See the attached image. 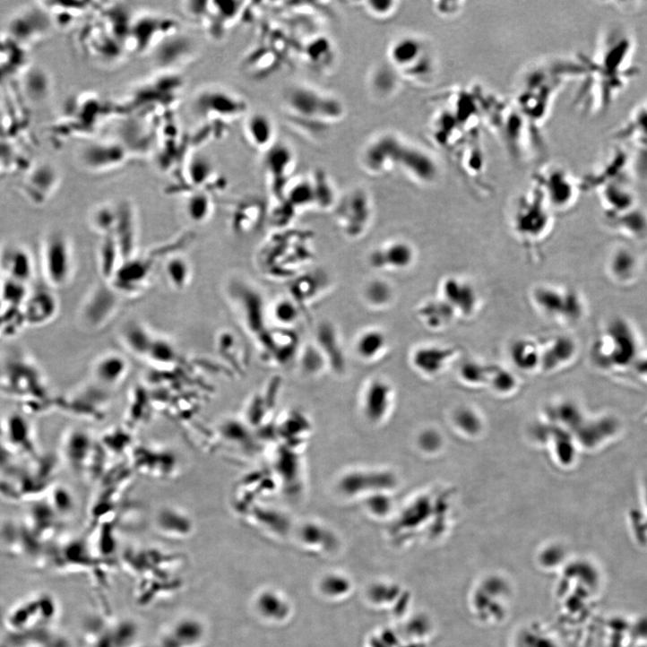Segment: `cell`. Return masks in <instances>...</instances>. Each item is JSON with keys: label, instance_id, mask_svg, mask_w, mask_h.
Returning <instances> with one entry per match:
<instances>
[{"label": "cell", "instance_id": "cell-25", "mask_svg": "<svg viewBox=\"0 0 647 647\" xmlns=\"http://www.w3.org/2000/svg\"><path fill=\"white\" fill-rule=\"evenodd\" d=\"M363 412L372 424L380 425L391 414L394 390L392 384L382 377H376L367 384L363 393Z\"/></svg>", "mask_w": 647, "mask_h": 647}, {"label": "cell", "instance_id": "cell-47", "mask_svg": "<svg viewBox=\"0 0 647 647\" xmlns=\"http://www.w3.org/2000/svg\"><path fill=\"white\" fill-rule=\"evenodd\" d=\"M213 211L212 194L204 191H193L185 194V215L194 224L206 223L212 216Z\"/></svg>", "mask_w": 647, "mask_h": 647}, {"label": "cell", "instance_id": "cell-5", "mask_svg": "<svg viewBox=\"0 0 647 647\" xmlns=\"http://www.w3.org/2000/svg\"><path fill=\"white\" fill-rule=\"evenodd\" d=\"M388 60L401 78L413 84H428L436 73V60L430 46L417 36L395 39L389 47Z\"/></svg>", "mask_w": 647, "mask_h": 647}, {"label": "cell", "instance_id": "cell-55", "mask_svg": "<svg viewBox=\"0 0 647 647\" xmlns=\"http://www.w3.org/2000/svg\"><path fill=\"white\" fill-rule=\"evenodd\" d=\"M367 509L374 514L383 515L392 509L393 502L387 493H378L365 498Z\"/></svg>", "mask_w": 647, "mask_h": 647}, {"label": "cell", "instance_id": "cell-18", "mask_svg": "<svg viewBox=\"0 0 647 647\" xmlns=\"http://www.w3.org/2000/svg\"><path fill=\"white\" fill-rule=\"evenodd\" d=\"M396 485V479L388 470H356L345 474L338 489L349 498L367 497L378 493H388Z\"/></svg>", "mask_w": 647, "mask_h": 647}, {"label": "cell", "instance_id": "cell-40", "mask_svg": "<svg viewBox=\"0 0 647 647\" xmlns=\"http://www.w3.org/2000/svg\"><path fill=\"white\" fill-rule=\"evenodd\" d=\"M314 193L315 209L331 211L336 208L341 196L332 177L322 169H316L309 177Z\"/></svg>", "mask_w": 647, "mask_h": 647}, {"label": "cell", "instance_id": "cell-48", "mask_svg": "<svg viewBox=\"0 0 647 647\" xmlns=\"http://www.w3.org/2000/svg\"><path fill=\"white\" fill-rule=\"evenodd\" d=\"M281 201L297 214L306 210L315 209L314 193L310 178L293 179Z\"/></svg>", "mask_w": 647, "mask_h": 647}, {"label": "cell", "instance_id": "cell-44", "mask_svg": "<svg viewBox=\"0 0 647 647\" xmlns=\"http://www.w3.org/2000/svg\"><path fill=\"white\" fill-rule=\"evenodd\" d=\"M125 258L113 236L103 237L98 250V263L104 281L110 282Z\"/></svg>", "mask_w": 647, "mask_h": 647}, {"label": "cell", "instance_id": "cell-56", "mask_svg": "<svg viewBox=\"0 0 647 647\" xmlns=\"http://www.w3.org/2000/svg\"><path fill=\"white\" fill-rule=\"evenodd\" d=\"M465 3L463 2H436L434 4L435 13L441 18L452 20L458 17L464 10Z\"/></svg>", "mask_w": 647, "mask_h": 647}, {"label": "cell", "instance_id": "cell-1", "mask_svg": "<svg viewBox=\"0 0 647 647\" xmlns=\"http://www.w3.org/2000/svg\"><path fill=\"white\" fill-rule=\"evenodd\" d=\"M566 75L576 76L575 65L534 69L521 83L514 106L537 128L549 116Z\"/></svg>", "mask_w": 647, "mask_h": 647}, {"label": "cell", "instance_id": "cell-28", "mask_svg": "<svg viewBox=\"0 0 647 647\" xmlns=\"http://www.w3.org/2000/svg\"><path fill=\"white\" fill-rule=\"evenodd\" d=\"M158 66L166 73L175 72L195 53L194 43L178 32L164 40L153 51Z\"/></svg>", "mask_w": 647, "mask_h": 647}, {"label": "cell", "instance_id": "cell-30", "mask_svg": "<svg viewBox=\"0 0 647 647\" xmlns=\"http://www.w3.org/2000/svg\"><path fill=\"white\" fill-rule=\"evenodd\" d=\"M207 637L205 624L197 617H185L174 623L161 641V647H202Z\"/></svg>", "mask_w": 647, "mask_h": 647}, {"label": "cell", "instance_id": "cell-19", "mask_svg": "<svg viewBox=\"0 0 647 647\" xmlns=\"http://www.w3.org/2000/svg\"><path fill=\"white\" fill-rule=\"evenodd\" d=\"M418 260V251L410 241L392 239L374 248L368 255L371 268L382 272H401L412 268Z\"/></svg>", "mask_w": 647, "mask_h": 647}, {"label": "cell", "instance_id": "cell-27", "mask_svg": "<svg viewBox=\"0 0 647 647\" xmlns=\"http://www.w3.org/2000/svg\"><path fill=\"white\" fill-rule=\"evenodd\" d=\"M258 347L266 361L280 366L291 362L300 351L299 338L292 329H270Z\"/></svg>", "mask_w": 647, "mask_h": 647}, {"label": "cell", "instance_id": "cell-8", "mask_svg": "<svg viewBox=\"0 0 647 647\" xmlns=\"http://www.w3.org/2000/svg\"><path fill=\"white\" fill-rule=\"evenodd\" d=\"M554 211L534 186L515 202L512 228L524 242H539L548 236L554 224Z\"/></svg>", "mask_w": 647, "mask_h": 647}, {"label": "cell", "instance_id": "cell-35", "mask_svg": "<svg viewBox=\"0 0 647 647\" xmlns=\"http://www.w3.org/2000/svg\"><path fill=\"white\" fill-rule=\"evenodd\" d=\"M244 133L250 145L263 153L277 142L274 123L263 113L249 116L245 122Z\"/></svg>", "mask_w": 647, "mask_h": 647}, {"label": "cell", "instance_id": "cell-45", "mask_svg": "<svg viewBox=\"0 0 647 647\" xmlns=\"http://www.w3.org/2000/svg\"><path fill=\"white\" fill-rule=\"evenodd\" d=\"M122 341L133 354L148 358L156 337L141 323L130 322L122 331Z\"/></svg>", "mask_w": 647, "mask_h": 647}, {"label": "cell", "instance_id": "cell-11", "mask_svg": "<svg viewBox=\"0 0 647 647\" xmlns=\"http://www.w3.org/2000/svg\"><path fill=\"white\" fill-rule=\"evenodd\" d=\"M533 185L553 211H565L577 201L582 185L568 170L556 165L539 169L532 177Z\"/></svg>", "mask_w": 647, "mask_h": 647}, {"label": "cell", "instance_id": "cell-20", "mask_svg": "<svg viewBox=\"0 0 647 647\" xmlns=\"http://www.w3.org/2000/svg\"><path fill=\"white\" fill-rule=\"evenodd\" d=\"M46 270L51 283L66 286L74 274V256L70 240L62 233L49 237L46 247Z\"/></svg>", "mask_w": 647, "mask_h": 647}, {"label": "cell", "instance_id": "cell-6", "mask_svg": "<svg viewBox=\"0 0 647 647\" xmlns=\"http://www.w3.org/2000/svg\"><path fill=\"white\" fill-rule=\"evenodd\" d=\"M227 296L246 332L259 346L270 328L268 306L259 289L246 280L233 278L226 287Z\"/></svg>", "mask_w": 647, "mask_h": 647}, {"label": "cell", "instance_id": "cell-9", "mask_svg": "<svg viewBox=\"0 0 647 647\" xmlns=\"http://www.w3.org/2000/svg\"><path fill=\"white\" fill-rule=\"evenodd\" d=\"M333 211L341 233L353 241L365 237L375 222V208L373 197L362 187L355 188L341 196Z\"/></svg>", "mask_w": 647, "mask_h": 647}, {"label": "cell", "instance_id": "cell-12", "mask_svg": "<svg viewBox=\"0 0 647 647\" xmlns=\"http://www.w3.org/2000/svg\"><path fill=\"white\" fill-rule=\"evenodd\" d=\"M407 142L394 133L385 132L373 138L363 149L360 165L372 177H383L398 168Z\"/></svg>", "mask_w": 647, "mask_h": 647}, {"label": "cell", "instance_id": "cell-51", "mask_svg": "<svg viewBox=\"0 0 647 647\" xmlns=\"http://www.w3.org/2000/svg\"><path fill=\"white\" fill-rule=\"evenodd\" d=\"M298 357L301 369L311 375H315L329 367L325 356L314 342L300 349Z\"/></svg>", "mask_w": 647, "mask_h": 647}, {"label": "cell", "instance_id": "cell-39", "mask_svg": "<svg viewBox=\"0 0 647 647\" xmlns=\"http://www.w3.org/2000/svg\"><path fill=\"white\" fill-rule=\"evenodd\" d=\"M639 265V260L634 253L626 247H617L610 254L608 271L615 281L626 284L636 278Z\"/></svg>", "mask_w": 647, "mask_h": 647}, {"label": "cell", "instance_id": "cell-54", "mask_svg": "<svg viewBox=\"0 0 647 647\" xmlns=\"http://www.w3.org/2000/svg\"><path fill=\"white\" fill-rule=\"evenodd\" d=\"M489 372V366L470 360L462 367L460 374L467 383L480 384L488 382Z\"/></svg>", "mask_w": 647, "mask_h": 647}, {"label": "cell", "instance_id": "cell-23", "mask_svg": "<svg viewBox=\"0 0 647 647\" xmlns=\"http://www.w3.org/2000/svg\"><path fill=\"white\" fill-rule=\"evenodd\" d=\"M332 287L327 272L321 270L303 272L289 280V294L303 313L325 295Z\"/></svg>", "mask_w": 647, "mask_h": 647}, {"label": "cell", "instance_id": "cell-50", "mask_svg": "<svg viewBox=\"0 0 647 647\" xmlns=\"http://www.w3.org/2000/svg\"><path fill=\"white\" fill-rule=\"evenodd\" d=\"M119 217V203H107L97 206L91 212L90 224L101 237L112 236Z\"/></svg>", "mask_w": 647, "mask_h": 647}, {"label": "cell", "instance_id": "cell-49", "mask_svg": "<svg viewBox=\"0 0 647 647\" xmlns=\"http://www.w3.org/2000/svg\"><path fill=\"white\" fill-rule=\"evenodd\" d=\"M302 314L299 306L289 297L278 298L268 306V317L274 323L275 328L292 329Z\"/></svg>", "mask_w": 647, "mask_h": 647}, {"label": "cell", "instance_id": "cell-52", "mask_svg": "<svg viewBox=\"0 0 647 647\" xmlns=\"http://www.w3.org/2000/svg\"><path fill=\"white\" fill-rule=\"evenodd\" d=\"M10 254L4 257L5 264L8 272L13 274L17 280H27L32 272L31 261L26 251L15 249L10 251Z\"/></svg>", "mask_w": 647, "mask_h": 647}, {"label": "cell", "instance_id": "cell-26", "mask_svg": "<svg viewBox=\"0 0 647 647\" xmlns=\"http://www.w3.org/2000/svg\"><path fill=\"white\" fill-rule=\"evenodd\" d=\"M268 217L267 208L263 200L250 196L239 201L231 213L230 229L240 237L259 232Z\"/></svg>", "mask_w": 647, "mask_h": 647}, {"label": "cell", "instance_id": "cell-46", "mask_svg": "<svg viewBox=\"0 0 647 647\" xmlns=\"http://www.w3.org/2000/svg\"><path fill=\"white\" fill-rule=\"evenodd\" d=\"M165 276L172 289L182 291L193 280V267L190 261L184 255L171 254L164 266Z\"/></svg>", "mask_w": 647, "mask_h": 647}, {"label": "cell", "instance_id": "cell-41", "mask_svg": "<svg viewBox=\"0 0 647 647\" xmlns=\"http://www.w3.org/2000/svg\"><path fill=\"white\" fill-rule=\"evenodd\" d=\"M604 207L610 213L619 215L634 208V196L626 183L611 180L603 184L600 192Z\"/></svg>", "mask_w": 647, "mask_h": 647}, {"label": "cell", "instance_id": "cell-57", "mask_svg": "<svg viewBox=\"0 0 647 647\" xmlns=\"http://www.w3.org/2000/svg\"><path fill=\"white\" fill-rule=\"evenodd\" d=\"M633 367L639 377L647 382V355L640 354Z\"/></svg>", "mask_w": 647, "mask_h": 647}, {"label": "cell", "instance_id": "cell-24", "mask_svg": "<svg viewBox=\"0 0 647 647\" xmlns=\"http://www.w3.org/2000/svg\"><path fill=\"white\" fill-rule=\"evenodd\" d=\"M398 168L418 185H429L439 177V167L432 155L414 144L406 142Z\"/></svg>", "mask_w": 647, "mask_h": 647}, {"label": "cell", "instance_id": "cell-58", "mask_svg": "<svg viewBox=\"0 0 647 647\" xmlns=\"http://www.w3.org/2000/svg\"><path fill=\"white\" fill-rule=\"evenodd\" d=\"M0 647H11L10 644H0Z\"/></svg>", "mask_w": 647, "mask_h": 647}, {"label": "cell", "instance_id": "cell-43", "mask_svg": "<svg viewBox=\"0 0 647 647\" xmlns=\"http://www.w3.org/2000/svg\"><path fill=\"white\" fill-rule=\"evenodd\" d=\"M305 57L312 68L324 73L333 67L337 60V53L329 39L317 37L306 45Z\"/></svg>", "mask_w": 647, "mask_h": 647}, {"label": "cell", "instance_id": "cell-10", "mask_svg": "<svg viewBox=\"0 0 647 647\" xmlns=\"http://www.w3.org/2000/svg\"><path fill=\"white\" fill-rule=\"evenodd\" d=\"M192 108L205 123L222 129L247 112L246 102L226 90L211 87L201 91L194 99Z\"/></svg>", "mask_w": 647, "mask_h": 647}, {"label": "cell", "instance_id": "cell-4", "mask_svg": "<svg viewBox=\"0 0 647 647\" xmlns=\"http://www.w3.org/2000/svg\"><path fill=\"white\" fill-rule=\"evenodd\" d=\"M640 353L638 334L632 324L622 317L608 323L591 349L594 363L603 370L633 367Z\"/></svg>", "mask_w": 647, "mask_h": 647}, {"label": "cell", "instance_id": "cell-32", "mask_svg": "<svg viewBox=\"0 0 647 647\" xmlns=\"http://www.w3.org/2000/svg\"><path fill=\"white\" fill-rule=\"evenodd\" d=\"M416 315L425 329L431 332H445L458 320L453 308L438 295L419 304Z\"/></svg>", "mask_w": 647, "mask_h": 647}, {"label": "cell", "instance_id": "cell-16", "mask_svg": "<svg viewBox=\"0 0 647 647\" xmlns=\"http://www.w3.org/2000/svg\"><path fill=\"white\" fill-rule=\"evenodd\" d=\"M154 254L134 255L125 261L108 282L121 296H137L151 285L155 270Z\"/></svg>", "mask_w": 647, "mask_h": 647}, {"label": "cell", "instance_id": "cell-37", "mask_svg": "<svg viewBox=\"0 0 647 647\" xmlns=\"http://www.w3.org/2000/svg\"><path fill=\"white\" fill-rule=\"evenodd\" d=\"M361 297L368 308L374 311H384L395 303L396 289L388 280L375 277L365 283Z\"/></svg>", "mask_w": 647, "mask_h": 647}, {"label": "cell", "instance_id": "cell-2", "mask_svg": "<svg viewBox=\"0 0 647 647\" xmlns=\"http://www.w3.org/2000/svg\"><path fill=\"white\" fill-rule=\"evenodd\" d=\"M313 255L308 232L281 229L264 243L256 260L265 275L290 280L304 272Z\"/></svg>", "mask_w": 647, "mask_h": 647}, {"label": "cell", "instance_id": "cell-14", "mask_svg": "<svg viewBox=\"0 0 647 647\" xmlns=\"http://www.w3.org/2000/svg\"><path fill=\"white\" fill-rule=\"evenodd\" d=\"M263 155V168L269 189L278 203L283 199L293 180L296 155L289 145L280 142H276Z\"/></svg>", "mask_w": 647, "mask_h": 647}, {"label": "cell", "instance_id": "cell-42", "mask_svg": "<svg viewBox=\"0 0 647 647\" xmlns=\"http://www.w3.org/2000/svg\"><path fill=\"white\" fill-rule=\"evenodd\" d=\"M211 162L203 156H197L189 163L186 168L185 181L191 187L187 191H204L212 194L214 186H218L220 180Z\"/></svg>", "mask_w": 647, "mask_h": 647}, {"label": "cell", "instance_id": "cell-33", "mask_svg": "<svg viewBox=\"0 0 647 647\" xmlns=\"http://www.w3.org/2000/svg\"><path fill=\"white\" fill-rule=\"evenodd\" d=\"M391 341L388 334L377 327L362 331L354 342V351L359 360L375 364L384 359L390 352Z\"/></svg>", "mask_w": 647, "mask_h": 647}, {"label": "cell", "instance_id": "cell-29", "mask_svg": "<svg viewBox=\"0 0 647 647\" xmlns=\"http://www.w3.org/2000/svg\"><path fill=\"white\" fill-rule=\"evenodd\" d=\"M541 362L540 369L554 372L572 363L578 353V345L573 337L556 335L540 341Z\"/></svg>", "mask_w": 647, "mask_h": 647}, {"label": "cell", "instance_id": "cell-21", "mask_svg": "<svg viewBox=\"0 0 647 647\" xmlns=\"http://www.w3.org/2000/svg\"><path fill=\"white\" fill-rule=\"evenodd\" d=\"M460 352L461 349L453 345L423 344L412 349L410 361L418 373L432 377L445 371Z\"/></svg>", "mask_w": 647, "mask_h": 647}, {"label": "cell", "instance_id": "cell-13", "mask_svg": "<svg viewBox=\"0 0 647 647\" xmlns=\"http://www.w3.org/2000/svg\"><path fill=\"white\" fill-rule=\"evenodd\" d=\"M121 297L107 281L96 285L82 306L83 326L94 332L108 326L119 309Z\"/></svg>", "mask_w": 647, "mask_h": 647}, {"label": "cell", "instance_id": "cell-15", "mask_svg": "<svg viewBox=\"0 0 647 647\" xmlns=\"http://www.w3.org/2000/svg\"><path fill=\"white\" fill-rule=\"evenodd\" d=\"M438 296L453 308L458 319L474 317L481 306V297L477 287L459 275H447L442 279Z\"/></svg>", "mask_w": 647, "mask_h": 647}, {"label": "cell", "instance_id": "cell-3", "mask_svg": "<svg viewBox=\"0 0 647 647\" xmlns=\"http://www.w3.org/2000/svg\"><path fill=\"white\" fill-rule=\"evenodd\" d=\"M283 104L295 121L316 128L338 124L346 115L345 105L337 97L305 85L288 88L283 95Z\"/></svg>", "mask_w": 647, "mask_h": 647}, {"label": "cell", "instance_id": "cell-38", "mask_svg": "<svg viewBox=\"0 0 647 647\" xmlns=\"http://www.w3.org/2000/svg\"><path fill=\"white\" fill-rule=\"evenodd\" d=\"M129 372L127 359L117 353H108L100 357L94 365L95 379L106 386H115L122 383Z\"/></svg>", "mask_w": 647, "mask_h": 647}, {"label": "cell", "instance_id": "cell-17", "mask_svg": "<svg viewBox=\"0 0 647 647\" xmlns=\"http://www.w3.org/2000/svg\"><path fill=\"white\" fill-rule=\"evenodd\" d=\"M179 25L174 20L146 15L133 21L129 42L134 52H152L168 38L178 32Z\"/></svg>", "mask_w": 647, "mask_h": 647}, {"label": "cell", "instance_id": "cell-53", "mask_svg": "<svg viewBox=\"0 0 647 647\" xmlns=\"http://www.w3.org/2000/svg\"><path fill=\"white\" fill-rule=\"evenodd\" d=\"M401 3L396 0H367L362 4L364 11L375 20L387 21L395 16Z\"/></svg>", "mask_w": 647, "mask_h": 647}, {"label": "cell", "instance_id": "cell-7", "mask_svg": "<svg viewBox=\"0 0 647 647\" xmlns=\"http://www.w3.org/2000/svg\"><path fill=\"white\" fill-rule=\"evenodd\" d=\"M530 297L539 314L560 325H571L584 316V300L574 288L542 283L533 287Z\"/></svg>", "mask_w": 647, "mask_h": 647}, {"label": "cell", "instance_id": "cell-22", "mask_svg": "<svg viewBox=\"0 0 647 647\" xmlns=\"http://www.w3.org/2000/svg\"><path fill=\"white\" fill-rule=\"evenodd\" d=\"M129 157L130 152L124 144L102 141L86 146L82 153V161L88 170L101 174L123 168Z\"/></svg>", "mask_w": 647, "mask_h": 647}, {"label": "cell", "instance_id": "cell-31", "mask_svg": "<svg viewBox=\"0 0 647 647\" xmlns=\"http://www.w3.org/2000/svg\"><path fill=\"white\" fill-rule=\"evenodd\" d=\"M314 343L325 356L329 367L337 373L344 372L346 357L341 333L333 323L323 321L319 324Z\"/></svg>", "mask_w": 647, "mask_h": 647}, {"label": "cell", "instance_id": "cell-34", "mask_svg": "<svg viewBox=\"0 0 647 647\" xmlns=\"http://www.w3.org/2000/svg\"><path fill=\"white\" fill-rule=\"evenodd\" d=\"M119 203V217L112 235L125 258V261L136 255L138 244L137 216L134 205L128 201Z\"/></svg>", "mask_w": 647, "mask_h": 647}, {"label": "cell", "instance_id": "cell-36", "mask_svg": "<svg viewBox=\"0 0 647 647\" xmlns=\"http://www.w3.org/2000/svg\"><path fill=\"white\" fill-rule=\"evenodd\" d=\"M512 363L520 370L531 372L540 369V341L530 337H521L513 341L509 347Z\"/></svg>", "mask_w": 647, "mask_h": 647}]
</instances>
